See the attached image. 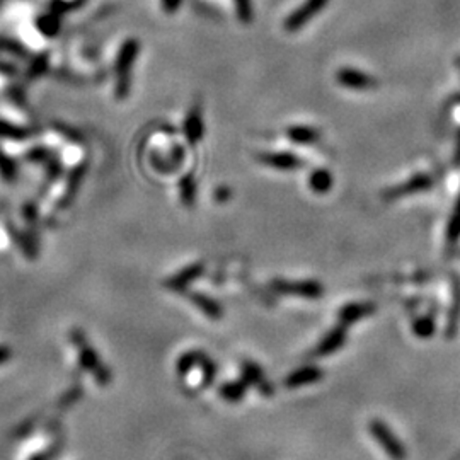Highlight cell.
I'll use <instances>...</instances> for the list:
<instances>
[{
    "instance_id": "6da1fadb",
    "label": "cell",
    "mask_w": 460,
    "mask_h": 460,
    "mask_svg": "<svg viewBox=\"0 0 460 460\" xmlns=\"http://www.w3.org/2000/svg\"><path fill=\"white\" fill-rule=\"evenodd\" d=\"M36 140L52 154L60 171L86 173L89 149L81 133L60 123H50L40 130Z\"/></svg>"
},
{
    "instance_id": "7a4b0ae2",
    "label": "cell",
    "mask_w": 460,
    "mask_h": 460,
    "mask_svg": "<svg viewBox=\"0 0 460 460\" xmlns=\"http://www.w3.org/2000/svg\"><path fill=\"white\" fill-rule=\"evenodd\" d=\"M140 41L135 36H125L103 57L108 92L116 103L125 101L132 92L133 70L140 55Z\"/></svg>"
},
{
    "instance_id": "3957f363",
    "label": "cell",
    "mask_w": 460,
    "mask_h": 460,
    "mask_svg": "<svg viewBox=\"0 0 460 460\" xmlns=\"http://www.w3.org/2000/svg\"><path fill=\"white\" fill-rule=\"evenodd\" d=\"M86 173H67V171H58L50 181L45 183L43 191H41V200L38 205V213L43 219H52L57 217L70 207L74 198L77 196L79 188Z\"/></svg>"
},
{
    "instance_id": "277c9868",
    "label": "cell",
    "mask_w": 460,
    "mask_h": 460,
    "mask_svg": "<svg viewBox=\"0 0 460 460\" xmlns=\"http://www.w3.org/2000/svg\"><path fill=\"white\" fill-rule=\"evenodd\" d=\"M60 62L70 77L79 79L82 82H92L96 79L104 77L103 58L96 55V50L84 40L70 41Z\"/></svg>"
},
{
    "instance_id": "5b68a950",
    "label": "cell",
    "mask_w": 460,
    "mask_h": 460,
    "mask_svg": "<svg viewBox=\"0 0 460 460\" xmlns=\"http://www.w3.org/2000/svg\"><path fill=\"white\" fill-rule=\"evenodd\" d=\"M70 343H72L75 351V360L77 365L82 372L89 374L94 382H98L99 386L104 387L111 382V370L103 363L101 357L98 355V351L91 346V343L87 341L86 334L79 329H74L70 333Z\"/></svg>"
},
{
    "instance_id": "8992f818",
    "label": "cell",
    "mask_w": 460,
    "mask_h": 460,
    "mask_svg": "<svg viewBox=\"0 0 460 460\" xmlns=\"http://www.w3.org/2000/svg\"><path fill=\"white\" fill-rule=\"evenodd\" d=\"M193 368H202V386L208 387L210 384L213 382V379H215V374H217V365L215 362L208 357L207 353H203V351L200 350H191V351H186V353H183L181 357H179L178 363H176V370L179 372V375L181 377H186L188 374H190Z\"/></svg>"
},
{
    "instance_id": "52a82bcc",
    "label": "cell",
    "mask_w": 460,
    "mask_h": 460,
    "mask_svg": "<svg viewBox=\"0 0 460 460\" xmlns=\"http://www.w3.org/2000/svg\"><path fill=\"white\" fill-rule=\"evenodd\" d=\"M370 430L372 437L375 438V442L382 447L384 452L389 455L391 460H406V449L403 442L399 440V437L392 432L391 426L384 423L382 420H374L370 421Z\"/></svg>"
},
{
    "instance_id": "ba28073f",
    "label": "cell",
    "mask_w": 460,
    "mask_h": 460,
    "mask_svg": "<svg viewBox=\"0 0 460 460\" xmlns=\"http://www.w3.org/2000/svg\"><path fill=\"white\" fill-rule=\"evenodd\" d=\"M271 288L280 295L300 297V299L317 300L324 295V287L316 280H302V282H288V280L276 278L271 282Z\"/></svg>"
},
{
    "instance_id": "9c48e42d",
    "label": "cell",
    "mask_w": 460,
    "mask_h": 460,
    "mask_svg": "<svg viewBox=\"0 0 460 460\" xmlns=\"http://www.w3.org/2000/svg\"><path fill=\"white\" fill-rule=\"evenodd\" d=\"M328 4L329 0H305L302 6L297 7V9L285 19L283 28H285V31L288 33L299 31V29L307 26L316 16H319L321 12L326 9Z\"/></svg>"
},
{
    "instance_id": "30bf717a",
    "label": "cell",
    "mask_w": 460,
    "mask_h": 460,
    "mask_svg": "<svg viewBox=\"0 0 460 460\" xmlns=\"http://www.w3.org/2000/svg\"><path fill=\"white\" fill-rule=\"evenodd\" d=\"M336 82L340 86L346 87L350 91H372L377 86V81L372 77L370 74L363 72V70L353 69V67H343L336 72Z\"/></svg>"
},
{
    "instance_id": "8fae6325",
    "label": "cell",
    "mask_w": 460,
    "mask_h": 460,
    "mask_svg": "<svg viewBox=\"0 0 460 460\" xmlns=\"http://www.w3.org/2000/svg\"><path fill=\"white\" fill-rule=\"evenodd\" d=\"M432 188H433L432 176L416 174V176H413L411 179H408V181L399 184V186L387 190L386 193H384V198H386L387 202H391V200L403 198V196H406V195H414V193H421V191H428V190H432Z\"/></svg>"
},
{
    "instance_id": "7c38bea8",
    "label": "cell",
    "mask_w": 460,
    "mask_h": 460,
    "mask_svg": "<svg viewBox=\"0 0 460 460\" xmlns=\"http://www.w3.org/2000/svg\"><path fill=\"white\" fill-rule=\"evenodd\" d=\"M241 375H242V380H244V382L248 384L249 387L251 386L258 387V391L261 392V394H265V396H273L275 394V389L266 380L263 368L259 365H256L254 362H251V360H246V362H242Z\"/></svg>"
},
{
    "instance_id": "4fadbf2b",
    "label": "cell",
    "mask_w": 460,
    "mask_h": 460,
    "mask_svg": "<svg viewBox=\"0 0 460 460\" xmlns=\"http://www.w3.org/2000/svg\"><path fill=\"white\" fill-rule=\"evenodd\" d=\"M203 271H205V266L202 263H193V265L183 268V270L178 271L176 275L169 276V278L164 282V285L166 288H169V290L184 292L188 290V287H190L195 280H198L200 276L203 275Z\"/></svg>"
},
{
    "instance_id": "5bb4252c",
    "label": "cell",
    "mask_w": 460,
    "mask_h": 460,
    "mask_svg": "<svg viewBox=\"0 0 460 460\" xmlns=\"http://www.w3.org/2000/svg\"><path fill=\"white\" fill-rule=\"evenodd\" d=\"M259 162L280 171H294L304 166V161L294 152H263L258 156Z\"/></svg>"
},
{
    "instance_id": "9a60e30c",
    "label": "cell",
    "mask_w": 460,
    "mask_h": 460,
    "mask_svg": "<svg viewBox=\"0 0 460 460\" xmlns=\"http://www.w3.org/2000/svg\"><path fill=\"white\" fill-rule=\"evenodd\" d=\"M183 133L191 147H195V145L203 138L205 123H203L202 111H200L198 106L191 108V110L188 111L186 118H184V123H183Z\"/></svg>"
},
{
    "instance_id": "2e32d148",
    "label": "cell",
    "mask_w": 460,
    "mask_h": 460,
    "mask_svg": "<svg viewBox=\"0 0 460 460\" xmlns=\"http://www.w3.org/2000/svg\"><path fill=\"white\" fill-rule=\"evenodd\" d=\"M345 341H346V326L338 324L336 328H333L331 331L326 334V336L319 341V345H317L314 355H316V357H329V355L336 353L338 350H341L343 345H345Z\"/></svg>"
},
{
    "instance_id": "e0dca14e",
    "label": "cell",
    "mask_w": 460,
    "mask_h": 460,
    "mask_svg": "<svg viewBox=\"0 0 460 460\" xmlns=\"http://www.w3.org/2000/svg\"><path fill=\"white\" fill-rule=\"evenodd\" d=\"M324 379V372L321 370L319 367L316 365H307L299 368V370L292 372L288 377L283 380L285 387L288 389H297L302 386H309V384H317Z\"/></svg>"
},
{
    "instance_id": "ac0fdd59",
    "label": "cell",
    "mask_w": 460,
    "mask_h": 460,
    "mask_svg": "<svg viewBox=\"0 0 460 460\" xmlns=\"http://www.w3.org/2000/svg\"><path fill=\"white\" fill-rule=\"evenodd\" d=\"M184 297H186V299L190 300V302L193 304L200 312L205 314L207 317H210L212 321H219L220 317L224 316L222 305L217 302V300H213L212 297L200 294V292H190V290H184Z\"/></svg>"
},
{
    "instance_id": "d6986e66",
    "label": "cell",
    "mask_w": 460,
    "mask_h": 460,
    "mask_svg": "<svg viewBox=\"0 0 460 460\" xmlns=\"http://www.w3.org/2000/svg\"><path fill=\"white\" fill-rule=\"evenodd\" d=\"M375 311H377V307L372 302H353L345 305V307L338 312V319H340V324L348 328L353 322L363 319V317L367 316H372Z\"/></svg>"
},
{
    "instance_id": "ffe728a7",
    "label": "cell",
    "mask_w": 460,
    "mask_h": 460,
    "mask_svg": "<svg viewBox=\"0 0 460 460\" xmlns=\"http://www.w3.org/2000/svg\"><path fill=\"white\" fill-rule=\"evenodd\" d=\"M460 319V282L457 276L452 280V307L447 317V338H454L457 333V326Z\"/></svg>"
},
{
    "instance_id": "44dd1931",
    "label": "cell",
    "mask_w": 460,
    "mask_h": 460,
    "mask_svg": "<svg viewBox=\"0 0 460 460\" xmlns=\"http://www.w3.org/2000/svg\"><path fill=\"white\" fill-rule=\"evenodd\" d=\"M287 137L297 145H312L321 140V132L314 127L305 125H294L287 130Z\"/></svg>"
},
{
    "instance_id": "7402d4cb",
    "label": "cell",
    "mask_w": 460,
    "mask_h": 460,
    "mask_svg": "<svg viewBox=\"0 0 460 460\" xmlns=\"http://www.w3.org/2000/svg\"><path fill=\"white\" fill-rule=\"evenodd\" d=\"M249 386L244 382V380H234V382H227L220 387V397L224 401H227L230 404H237L244 399L246 394H248Z\"/></svg>"
},
{
    "instance_id": "603a6c76",
    "label": "cell",
    "mask_w": 460,
    "mask_h": 460,
    "mask_svg": "<svg viewBox=\"0 0 460 460\" xmlns=\"http://www.w3.org/2000/svg\"><path fill=\"white\" fill-rule=\"evenodd\" d=\"M333 174L328 169H316L309 174V188L317 195H324L333 190Z\"/></svg>"
},
{
    "instance_id": "cb8c5ba5",
    "label": "cell",
    "mask_w": 460,
    "mask_h": 460,
    "mask_svg": "<svg viewBox=\"0 0 460 460\" xmlns=\"http://www.w3.org/2000/svg\"><path fill=\"white\" fill-rule=\"evenodd\" d=\"M18 166L19 162L14 161L6 150L0 147V181L4 184L16 183V178H18Z\"/></svg>"
},
{
    "instance_id": "d4e9b609",
    "label": "cell",
    "mask_w": 460,
    "mask_h": 460,
    "mask_svg": "<svg viewBox=\"0 0 460 460\" xmlns=\"http://www.w3.org/2000/svg\"><path fill=\"white\" fill-rule=\"evenodd\" d=\"M16 82H18L16 67L4 60V58H0V96L9 94L11 91H14Z\"/></svg>"
},
{
    "instance_id": "484cf974",
    "label": "cell",
    "mask_w": 460,
    "mask_h": 460,
    "mask_svg": "<svg viewBox=\"0 0 460 460\" xmlns=\"http://www.w3.org/2000/svg\"><path fill=\"white\" fill-rule=\"evenodd\" d=\"M179 198L184 207H193L196 202V181L193 174H184L178 184Z\"/></svg>"
},
{
    "instance_id": "4316f807",
    "label": "cell",
    "mask_w": 460,
    "mask_h": 460,
    "mask_svg": "<svg viewBox=\"0 0 460 460\" xmlns=\"http://www.w3.org/2000/svg\"><path fill=\"white\" fill-rule=\"evenodd\" d=\"M413 331L420 340H430V338H433L435 331H437V322H435L433 316L418 317L413 322Z\"/></svg>"
},
{
    "instance_id": "83f0119b",
    "label": "cell",
    "mask_w": 460,
    "mask_h": 460,
    "mask_svg": "<svg viewBox=\"0 0 460 460\" xmlns=\"http://www.w3.org/2000/svg\"><path fill=\"white\" fill-rule=\"evenodd\" d=\"M460 239V195L455 203L454 213H452L449 225H447V244L455 246Z\"/></svg>"
},
{
    "instance_id": "f1b7e54d",
    "label": "cell",
    "mask_w": 460,
    "mask_h": 460,
    "mask_svg": "<svg viewBox=\"0 0 460 460\" xmlns=\"http://www.w3.org/2000/svg\"><path fill=\"white\" fill-rule=\"evenodd\" d=\"M48 2V7L55 9L57 12H65V11H79L82 9L87 4V0H46Z\"/></svg>"
},
{
    "instance_id": "f546056e",
    "label": "cell",
    "mask_w": 460,
    "mask_h": 460,
    "mask_svg": "<svg viewBox=\"0 0 460 460\" xmlns=\"http://www.w3.org/2000/svg\"><path fill=\"white\" fill-rule=\"evenodd\" d=\"M234 2H236L237 18L241 19L242 24H249L254 18L253 2H251V0H234Z\"/></svg>"
},
{
    "instance_id": "4dcf8cb0",
    "label": "cell",
    "mask_w": 460,
    "mask_h": 460,
    "mask_svg": "<svg viewBox=\"0 0 460 460\" xmlns=\"http://www.w3.org/2000/svg\"><path fill=\"white\" fill-rule=\"evenodd\" d=\"M79 397H81V391H79V389H74V391L67 392V394L62 397L60 406H62V408H70V406H72L74 403H77Z\"/></svg>"
},
{
    "instance_id": "1f68e13d",
    "label": "cell",
    "mask_w": 460,
    "mask_h": 460,
    "mask_svg": "<svg viewBox=\"0 0 460 460\" xmlns=\"http://www.w3.org/2000/svg\"><path fill=\"white\" fill-rule=\"evenodd\" d=\"M183 0H161V7L166 14H174V12L179 11Z\"/></svg>"
},
{
    "instance_id": "d6a6232c",
    "label": "cell",
    "mask_w": 460,
    "mask_h": 460,
    "mask_svg": "<svg viewBox=\"0 0 460 460\" xmlns=\"http://www.w3.org/2000/svg\"><path fill=\"white\" fill-rule=\"evenodd\" d=\"M229 196H230V190H227V188H219V190L215 191L217 202H225V200H227Z\"/></svg>"
},
{
    "instance_id": "836d02e7",
    "label": "cell",
    "mask_w": 460,
    "mask_h": 460,
    "mask_svg": "<svg viewBox=\"0 0 460 460\" xmlns=\"http://www.w3.org/2000/svg\"><path fill=\"white\" fill-rule=\"evenodd\" d=\"M11 358V350L7 346H0V365L7 362Z\"/></svg>"
},
{
    "instance_id": "e575fe53",
    "label": "cell",
    "mask_w": 460,
    "mask_h": 460,
    "mask_svg": "<svg viewBox=\"0 0 460 460\" xmlns=\"http://www.w3.org/2000/svg\"><path fill=\"white\" fill-rule=\"evenodd\" d=\"M455 164H459V166H460V137H459L457 149H455Z\"/></svg>"
}]
</instances>
